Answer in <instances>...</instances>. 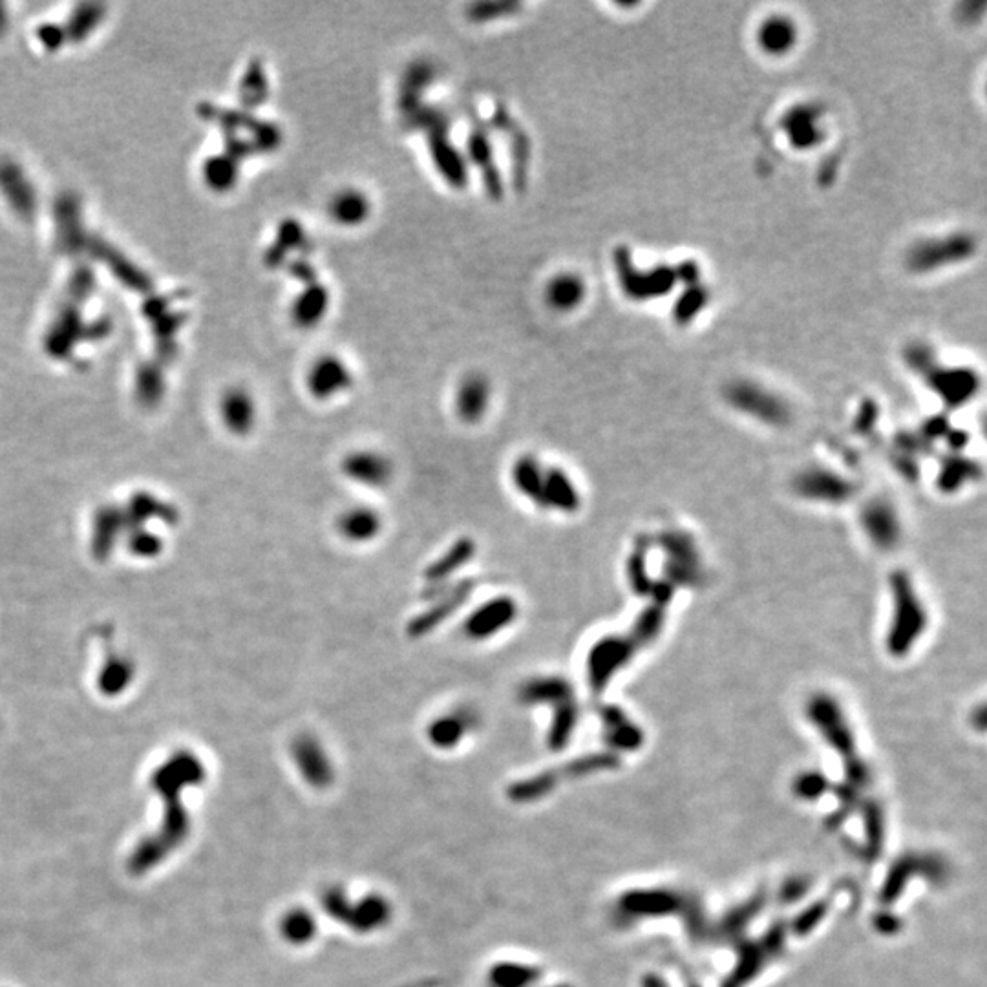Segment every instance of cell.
Segmentation results:
<instances>
[{
	"label": "cell",
	"mask_w": 987,
	"mask_h": 987,
	"mask_svg": "<svg viewBox=\"0 0 987 987\" xmlns=\"http://www.w3.org/2000/svg\"><path fill=\"white\" fill-rule=\"evenodd\" d=\"M543 971L538 966L503 960L490 967L487 973L489 987H534L542 980Z\"/></svg>",
	"instance_id": "20"
},
{
	"label": "cell",
	"mask_w": 987,
	"mask_h": 987,
	"mask_svg": "<svg viewBox=\"0 0 987 987\" xmlns=\"http://www.w3.org/2000/svg\"><path fill=\"white\" fill-rule=\"evenodd\" d=\"M392 918V902L383 894L372 892L362 896L357 902H351L348 922L344 927H348L353 933L372 934L388 927Z\"/></svg>",
	"instance_id": "11"
},
{
	"label": "cell",
	"mask_w": 987,
	"mask_h": 987,
	"mask_svg": "<svg viewBox=\"0 0 987 987\" xmlns=\"http://www.w3.org/2000/svg\"><path fill=\"white\" fill-rule=\"evenodd\" d=\"M585 286L580 276L573 273H558L552 276L545 286V300L549 308L560 313L573 311L582 304Z\"/></svg>",
	"instance_id": "16"
},
{
	"label": "cell",
	"mask_w": 987,
	"mask_h": 987,
	"mask_svg": "<svg viewBox=\"0 0 987 987\" xmlns=\"http://www.w3.org/2000/svg\"><path fill=\"white\" fill-rule=\"evenodd\" d=\"M580 490L576 489L571 476L560 467L545 468L543 481L542 507L560 514H574L580 509Z\"/></svg>",
	"instance_id": "13"
},
{
	"label": "cell",
	"mask_w": 987,
	"mask_h": 987,
	"mask_svg": "<svg viewBox=\"0 0 987 987\" xmlns=\"http://www.w3.org/2000/svg\"><path fill=\"white\" fill-rule=\"evenodd\" d=\"M351 902L353 900L348 896V892L344 891L339 885H331L320 896L322 911L326 913L328 918H331L333 922H337L339 925H346V922H348Z\"/></svg>",
	"instance_id": "23"
},
{
	"label": "cell",
	"mask_w": 987,
	"mask_h": 987,
	"mask_svg": "<svg viewBox=\"0 0 987 987\" xmlns=\"http://www.w3.org/2000/svg\"><path fill=\"white\" fill-rule=\"evenodd\" d=\"M479 722L481 717L474 708L459 706L430 721L426 726V739L437 750L448 752L463 743L470 733L476 732Z\"/></svg>",
	"instance_id": "7"
},
{
	"label": "cell",
	"mask_w": 987,
	"mask_h": 987,
	"mask_svg": "<svg viewBox=\"0 0 987 987\" xmlns=\"http://www.w3.org/2000/svg\"><path fill=\"white\" fill-rule=\"evenodd\" d=\"M476 549V543L468 538L457 540L439 560L426 569V580L434 585L443 584L452 574L457 573V569H463L474 558Z\"/></svg>",
	"instance_id": "21"
},
{
	"label": "cell",
	"mask_w": 987,
	"mask_h": 987,
	"mask_svg": "<svg viewBox=\"0 0 987 987\" xmlns=\"http://www.w3.org/2000/svg\"><path fill=\"white\" fill-rule=\"evenodd\" d=\"M578 717H580V712H578V706L574 701L554 708V717H552L549 735H547V744L551 750L558 752V750L565 748V744L569 743L574 728L578 724Z\"/></svg>",
	"instance_id": "22"
},
{
	"label": "cell",
	"mask_w": 987,
	"mask_h": 987,
	"mask_svg": "<svg viewBox=\"0 0 987 987\" xmlns=\"http://www.w3.org/2000/svg\"><path fill=\"white\" fill-rule=\"evenodd\" d=\"M372 202L361 189H342L331 196L328 213L331 220L340 227H361L372 214Z\"/></svg>",
	"instance_id": "14"
},
{
	"label": "cell",
	"mask_w": 987,
	"mask_h": 987,
	"mask_svg": "<svg viewBox=\"0 0 987 987\" xmlns=\"http://www.w3.org/2000/svg\"><path fill=\"white\" fill-rule=\"evenodd\" d=\"M518 701L523 706H552L574 701L571 682L558 675H538L525 680L518 690Z\"/></svg>",
	"instance_id": "12"
},
{
	"label": "cell",
	"mask_w": 987,
	"mask_h": 987,
	"mask_svg": "<svg viewBox=\"0 0 987 987\" xmlns=\"http://www.w3.org/2000/svg\"><path fill=\"white\" fill-rule=\"evenodd\" d=\"M353 386V373L346 361L339 355H322L317 361L311 362L306 373V388L309 395L320 401H333L340 395L350 392Z\"/></svg>",
	"instance_id": "6"
},
{
	"label": "cell",
	"mask_w": 987,
	"mask_h": 987,
	"mask_svg": "<svg viewBox=\"0 0 987 987\" xmlns=\"http://www.w3.org/2000/svg\"><path fill=\"white\" fill-rule=\"evenodd\" d=\"M342 476L362 489L383 490L392 483L395 467L390 457L379 450H353L340 461Z\"/></svg>",
	"instance_id": "5"
},
{
	"label": "cell",
	"mask_w": 987,
	"mask_h": 987,
	"mask_svg": "<svg viewBox=\"0 0 987 987\" xmlns=\"http://www.w3.org/2000/svg\"><path fill=\"white\" fill-rule=\"evenodd\" d=\"M520 616V605L512 596H496L479 605L463 622V635L472 642H485L507 631Z\"/></svg>",
	"instance_id": "4"
},
{
	"label": "cell",
	"mask_w": 987,
	"mask_h": 987,
	"mask_svg": "<svg viewBox=\"0 0 987 987\" xmlns=\"http://www.w3.org/2000/svg\"><path fill=\"white\" fill-rule=\"evenodd\" d=\"M472 585H461L450 591V595L441 598L434 607H430L423 615L415 616L408 626V633L412 637H423L428 631H434V627L439 626L443 620L452 615L457 607H461L465 598L470 595Z\"/></svg>",
	"instance_id": "17"
},
{
	"label": "cell",
	"mask_w": 987,
	"mask_h": 987,
	"mask_svg": "<svg viewBox=\"0 0 987 987\" xmlns=\"http://www.w3.org/2000/svg\"><path fill=\"white\" fill-rule=\"evenodd\" d=\"M278 933L287 944L304 947L317 938L319 922L306 907H293L280 916Z\"/></svg>",
	"instance_id": "18"
},
{
	"label": "cell",
	"mask_w": 987,
	"mask_h": 987,
	"mask_svg": "<svg viewBox=\"0 0 987 987\" xmlns=\"http://www.w3.org/2000/svg\"><path fill=\"white\" fill-rule=\"evenodd\" d=\"M545 465L532 454L518 457L510 470V479L514 489L523 498L531 501L532 505L542 507L543 481H545Z\"/></svg>",
	"instance_id": "15"
},
{
	"label": "cell",
	"mask_w": 987,
	"mask_h": 987,
	"mask_svg": "<svg viewBox=\"0 0 987 987\" xmlns=\"http://www.w3.org/2000/svg\"><path fill=\"white\" fill-rule=\"evenodd\" d=\"M291 759L306 785L326 790L335 781V765L326 746L313 733H300L291 743Z\"/></svg>",
	"instance_id": "2"
},
{
	"label": "cell",
	"mask_w": 987,
	"mask_h": 987,
	"mask_svg": "<svg viewBox=\"0 0 987 987\" xmlns=\"http://www.w3.org/2000/svg\"><path fill=\"white\" fill-rule=\"evenodd\" d=\"M629 657V644L622 638H604L596 642L587 657V677L591 690H604L605 684L611 680L618 668L626 664Z\"/></svg>",
	"instance_id": "9"
},
{
	"label": "cell",
	"mask_w": 987,
	"mask_h": 987,
	"mask_svg": "<svg viewBox=\"0 0 987 987\" xmlns=\"http://www.w3.org/2000/svg\"><path fill=\"white\" fill-rule=\"evenodd\" d=\"M534 987H538V986H534ZM552 987H567V986H552Z\"/></svg>",
	"instance_id": "25"
},
{
	"label": "cell",
	"mask_w": 987,
	"mask_h": 987,
	"mask_svg": "<svg viewBox=\"0 0 987 987\" xmlns=\"http://www.w3.org/2000/svg\"><path fill=\"white\" fill-rule=\"evenodd\" d=\"M383 527V516L379 514V510L368 505L348 507L342 510L335 520V529L339 532L340 538L353 545L372 543L381 536Z\"/></svg>",
	"instance_id": "10"
},
{
	"label": "cell",
	"mask_w": 987,
	"mask_h": 987,
	"mask_svg": "<svg viewBox=\"0 0 987 987\" xmlns=\"http://www.w3.org/2000/svg\"><path fill=\"white\" fill-rule=\"evenodd\" d=\"M611 761L613 759L607 757V755H593V757L580 759V761L571 763V765H565L563 768H558V770L543 772V774L534 775V777H529V779L516 781L509 788V797L512 801H516V803L538 801V799H542L547 794H551L552 788L558 785L565 777H576L578 774H589V772H595V770H600V768H609Z\"/></svg>",
	"instance_id": "3"
},
{
	"label": "cell",
	"mask_w": 987,
	"mask_h": 987,
	"mask_svg": "<svg viewBox=\"0 0 987 987\" xmlns=\"http://www.w3.org/2000/svg\"><path fill=\"white\" fill-rule=\"evenodd\" d=\"M492 383L485 373L470 372L459 379L454 392V412L465 425H478L489 414Z\"/></svg>",
	"instance_id": "8"
},
{
	"label": "cell",
	"mask_w": 987,
	"mask_h": 987,
	"mask_svg": "<svg viewBox=\"0 0 987 987\" xmlns=\"http://www.w3.org/2000/svg\"><path fill=\"white\" fill-rule=\"evenodd\" d=\"M205 766L192 752H178L150 777V786L163 799V818L154 834L141 839L128 858V872L143 876L160 867L191 834V816L183 805V792L205 781Z\"/></svg>",
	"instance_id": "1"
},
{
	"label": "cell",
	"mask_w": 987,
	"mask_h": 987,
	"mask_svg": "<svg viewBox=\"0 0 987 987\" xmlns=\"http://www.w3.org/2000/svg\"><path fill=\"white\" fill-rule=\"evenodd\" d=\"M790 37H792V32L788 28H781V26H775V24H768L765 32H763V43L768 46V50H785L786 44L790 43Z\"/></svg>",
	"instance_id": "24"
},
{
	"label": "cell",
	"mask_w": 987,
	"mask_h": 987,
	"mask_svg": "<svg viewBox=\"0 0 987 987\" xmlns=\"http://www.w3.org/2000/svg\"><path fill=\"white\" fill-rule=\"evenodd\" d=\"M222 415L223 423L233 434L245 436L255 426V401L244 390H231L223 397Z\"/></svg>",
	"instance_id": "19"
}]
</instances>
